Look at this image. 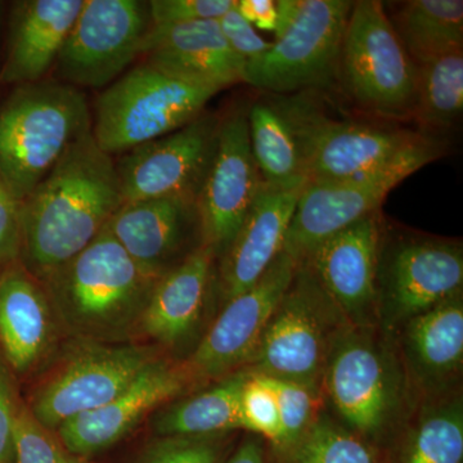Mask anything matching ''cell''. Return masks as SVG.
<instances>
[{"label": "cell", "instance_id": "3", "mask_svg": "<svg viewBox=\"0 0 463 463\" xmlns=\"http://www.w3.org/2000/svg\"><path fill=\"white\" fill-rule=\"evenodd\" d=\"M157 281L105 228L41 283L66 330L91 343H115L137 331Z\"/></svg>", "mask_w": 463, "mask_h": 463}, {"label": "cell", "instance_id": "14", "mask_svg": "<svg viewBox=\"0 0 463 463\" xmlns=\"http://www.w3.org/2000/svg\"><path fill=\"white\" fill-rule=\"evenodd\" d=\"M221 120L201 114L175 132L121 154L115 163L124 203L197 197L214 155Z\"/></svg>", "mask_w": 463, "mask_h": 463}, {"label": "cell", "instance_id": "1", "mask_svg": "<svg viewBox=\"0 0 463 463\" xmlns=\"http://www.w3.org/2000/svg\"><path fill=\"white\" fill-rule=\"evenodd\" d=\"M123 203L115 161L85 134L20 203L24 267L44 281L83 251Z\"/></svg>", "mask_w": 463, "mask_h": 463}, {"label": "cell", "instance_id": "13", "mask_svg": "<svg viewBox=\"0 0 463 463\" xmlns=\"http://www.w3.org/2000/svg\"><path fill=\"white\" fill-rule=\"evenodd\" d=\"M155 359L157 356L149 347L91 343L70 356L43 383L29 410L54 432L69 420L118 397Z\"/></svg>", "mask_w": 463, "mask_h": 463}, {"label": "cell", "instance_id": "38", "mask_svg": "<svg viewBox=\"0 0 463 463\" xmlns=\"http://www.w3.org/2000/svg\"><path fill=\"white\" fill-rule=\"evenodd\" d=\"M219 24L232 51L245 65L272 47V43L265 42L259 36L254 26L241 16L236 7L224 14Z\"/></svg>", "mask_w": 463, "mask_h": 463}, {"label": "cell", "instance_id": "15", "mask_svg": "<svg viewBox=\"0 0 463 463\" xmlns=\"http://www.w3.org/2000/svg\"><path fill=\"white\" fill-rule=\"evenodd\" d=\"M263 185L249 138L248 115L219 123L212 163L197 194L203 243L216 259L230 248Z\"/></svg>", "mask_w": 463, "mask_h": 463}, {"label": "cell", "instance_id": "2", "mask_svg": "<svg viewBox=\"0 0 463 463\" xmlns=\"http://www.w3.org/2000/svg\"><path fill=\"white\" fill-rule=\"evenodd\" d=\"M325 401L341 425L388 453L417 402L392 335L350 326L332 349L322 379Z\"/></svg>", "mask_w": 463, "mask_h": 463}, {"label": "cell", "instance_id": "22", "mask_svg": "<svg viewBox=\"0 0 463 463\" xmlns=\"http://www.w3.org/2000/svg\"><path fill=\"white\" fill-rule=\"evenodd\" d=\"M306 185L277 188L263 183L236 237L221 258L219 288L224 303L251 288L279 257Z\"/></svg>", "mask_w": 463, "mask_h": 463}, {"label": "cell", "instance_id": "5", "mask_svg": "<svg viewBox=\"0 0 463 463\" xmlns=\"http://www.w3.org/2000/svg\"><path fill=\"white\" fill-rule=\"evenodd\" d=\"M350 326L312 270L298 261L243 370L322 390L332 349Z\"/></svg>", "mask_w": 463, "mask_h": 463}, {"label": "cell", "instance_id": "11", "mask_svg": "<svg viewBox=\"0 0 463 463\" xmlns=\"http://www.w3.org/2000/svg\"><path fill=\"white\" fill-rule=\"evenodd\" d=\"M151 26L148 2L84 0L58 54L61 81L79 90L109 87L142 54Z\"/></svg>", "mask_w": 463, "mask_h": 463}, {"label": "cell", "instance_id": "18", "mask_svg": "<svg viewBox=\"0 0 463 463\" xmlns=\"http://www.w3.org/2000/svg\"><path fill=\"white\" fill-rule=\"evenodd\" d=\"M187 364L155 359L109 403L79 414L57 429V438L72 455L87 459L120 441L147 414L194 386Z\"/></svg>", "mask_w": 463, "mask_h": 463}, {"label": "cell", "instance_id": "24", "mask_svg": "<svg viewBox=\"0 0 463 463\" xmlns=\"http://www.w3.org/2000/svg\"><path fill=\"white\" fill-rule=\"evenodd\" d=\"M84 0H25L12 17L3 81L33 84L44 80L75 25Z\"/></svg>", "mask_w": 463, "mask_h": 463}, {"label": "cell", "instance_id": "40", "mask_svg": "<svg viewBox=\"0 0 463 463\" xmlns=\"http://www.w3.org/2000/svg\"><path fill=\"white\" fill-rule=\"evenodd\" d=\"M236 9L252 26L274 32L277 20L276 2L272 0H236Z\"/></svg>", "mask_w": 463, "mask_h": 463}, {"label": "cell", "instance_id": "28", "mask_svg": "<svg viewBox=\"0 0 463 463\" xmlns=\"http://www.w3.org/2000/svg\"><path fill=\"white\" fill-rule=\"evenodd\" d=\"M390 21L416 66L463 51L462 0H411Z\"/></svg>", "mask_w": 463, "mask_h": 463}, {"label": "cell", "instance_id": "36", "mask_svg": "<svg viewBox=\"0 0 463 463\" xmlns=\"http://www.w3.org/2000/svg\"><path fill=\"white\" fill-rule=\"evenodd\" d=\"M148 7L152 25H173L221 20L236 7V0H151Z\"/></svg>", "mask_w": 463, "mask_h": 463}, {"label": "cell", "instance_id": "10", "mask_svg": "<svg viewBox=\"0 0 463 463\" xmlns=\"http://www.w3.org/2000/svg\"><path fill=\"white\" fill-rule=\"evenodd\" d=\"M439 154L438 143L429 139L373 172L345 181L307 184L298 197L283 251L300 261L323 240L376 213L392 188Z\"/></svg>", "mask_w": 463, "mask_h": 463}, {"label": "cell", "instance_id": "17", "mask_svg": "<svg viewBox=\"0 0 463 463\" xmlns=\"http://www.w3.org/2000/svg\"><path fill=\"white\" fill-rule=\"evenodd\" d=\"M383 245L377 213L332 234L300 261L355 327H377V267Z\"/></svg>", "mask_w": 463, "mask_h": 463}, {"label": "cell", "instance_id": "19", "mask_svg": "<svg viewBox=\"0 0 463 463\" xmlns=\"http://www.w3.org/2000/svg\"><path fill=\"white\" fill-rule=\"evenodd\" d=\"M197 197L124 203L106 230L148 276L160 279L203 245Z\"/></svg>", "mask_w": 463, "mask_h": 463}, {"label": "cell", "instance_id": "26", "mask_svg": "<svg viewBox=\"0 0 463 463\" xmlns=\"http://www.w3.org/2000/svg\"><path fill=\"white\" fill-rule=\"evenodd\" d=\"M388 456L389 463H462V395L420 402Z\"/></svg>", "mask_w": 463, "mask_h": 463}, {"label": "cell", "instance_id": "20", "mask_svg": "<svg viewBox=\"0 0 463 463\" xmlns=\"http://www.w3.org/2000/svg\"><path fill=\"white\" fill-rule=\"evenodd\" d=\"M417 402L458 392L463 368V297L405 322L392 334Z\"/></svg>", "mask_w": 463, "mask_h": 463}, {"label": "cell", "instance_id": "34", "mask_svg": "<svg viewBox=\"0 0 463 463\" xmlns=\"http://www.w3.org/2000/svg\"><path fill=\"white\" fill-rule=\"evenodd\" d=\"M231 434L158 437L138 463H222L230 450Z\"/></svg>", "mask_w": 463, "mask_h": 463}, {"label": "cell", "instance_id": "21", "mask_svg": "<svg viewBox=\"0 0 463 463\" xmlns=\"http://www.w3.org/2000/svg\"><path fill=\"white\" fill-rule=\"evenodd\" d=\"M142 54L160 71L216 93L242 81L245 69L228 44L219 20L152 25Z\"/></svg>", "mask_w": 463, "mask_h": 463}, {"label": "cell", "instance_id": "12", "mask_svg": "<svg viewBox=\"0 0 463 463\" xmlns=\"http://www.w3.org/2000/svg\"><path fill=\"white\" fill-rule=\"evenodd\" d=\"M379 325L392 335L405 322L462 294L463 251L452 241L408 239L381 245L377 267Z\"/></svg>", "mask_w": 463, "mask_h": 463}, {"label": "cell", "instance_id": "39", "mask_svg": "<svg viewBox=\"0 0 463 463\" xmlns=\"http://www.w3.org/2000/svg\"><path fill=\"white\" fill-rule=\"evenodd\" d=\"M18 404L11 377L0 359V463H14V423Z\"/></svg>", "mask_w": 463, "mask_h": 463}, {"label": "cell", "instance_id": "41", "mask_svg": "<svg viewBox=\"0 0 463 463\" xmlns=\"http://www.w3.org/2000/svg\"><path fill=\"white\" fill-rule=\"evenodd\" d=\"M225 463H267L263 439L257 435L245 439Z\"/></svg>", "mask_w": 463, "mask_h": 463}, {"label": "cell", "instance_id": "31", "mask_svg": "<svg viewBox=\"0 0 463 463\" xmlns=\"http://www.w3.org/2000/svg\"><path fill=\"white\" fill-rule=\"evenodd\" d=\"M277 458L279 463H389L388 453L347 430L325 411Z\"/></svg>", "mask_w": 463, "mask_h": 463}, {"label": "cell", "instance_id": "7", "mask_svg": "<svg viewBox=\"0 0 463 463\" xmlns=\"http://www.w3.org/2000/svg\"><path fill=\"white\" fill-rule=\"evenodd\" d=\"M274 109L294 136L307 184L364 175L429 141L407 130L332 120L306 97H288Z\"/></svg>", "mask_w": 463, "mask_h": 463}, {"label": "cell", "instance_id": "37", "mask_svg": "<svg viewBox=\"0 0 463 463\" xmlns=\"http://www.w3.org/2000/svg\"><path fill=\"white\" fill-rule=\"evenodd\" d=\"M23 251L20 203L0 175V274L18 263Z\"/></svg>", "mask_w": 463, "mask_h": 463}, {"label": "cell", "instance_id": "9", "mask_svg": "<svg viewBox=\"0 0 463 463\" xmlns=\"http://www.w3.org/2000/svg\"><path fill=\"white\" fill-rule=\"evenodd\" d=\"M352 7L347 0H303L270 50L246 62L243 83L279 94L328 83L340 63Z\"/></svg>", "mask_w": 463, "mask_h": 463}, {"label": "cell", "instance_id": "29", "mask_svg": "<svg viewBox=\"0 0 463 463\" xmlns=\"http://www.w3.org/2000/svg\"><path fill=\"white\" fill-rule=\"evenodd\" d=\"M248 124L252 156L263 183L277 188L307 184L297 142L274 106L265 103L252 106Z\"/></svg>", "mask_w": 463, "mask_h": 463}, {"label": "cell", "instance_id": "25", "mask_svg": "<svg viewBox=\"0 0 463 463\" xmlns=\"http://www.w3.org/2000/svg\"><path fill=\"white\" fill-rule=\"evenodd\" d=\"M54 319L44 288L23 264L0 274V345L16 373H29L47 354Z\"/></svg>", "mask_w": 463, "mask_h": 463}, {"label": "cell", "instance_id": "4", "mask_svg": "<svg viewBox=\"0 0 463 463\" xmlns=\"http://www.w3.org/2000/svg\"><path fill=\"white\" fill-rule=\"evenodd\" d=\"M91 132L87 96L61 80L20 85L0 109V175L21 203L81 137Z\"/></svg>", "mask_w": 463, "mask_h": 463}, {"label": "cell", "instance_id": "30", "mask_svg": "<svg viewBox=\"0 0 463 463\" xmlns=\"http://www.w3.org/2000/svg\"><path fill=\"white\" fill-rule=\"evenodd\" d=\"M416 67L413 118L428 129L450 127L463 109V51Z\"/></svg>", "mask_w": 463, "mask_h": 463}, {"label": "cell", "instance_id": "35", "mask_svg": "<svg viewBox=\"0 0 463 463\" xmlns=\"http://www.w3.org/2000/svg\"><path fill=\"white\" fill-rule=\"evenodd\" d=\"M242 430L265 439L276 448L281 438L279 404L272 390L258 374L249 373L241 392Z\"/></svg>", "mask_w": 463, "mask_h": 463}, {"label": "cell", "instance_id": "16", "mask_svg": "<svg viewBox=\"0 0 463 463\" xmlns=\"http://www.w3.org/2000/svg\"><path fill=\"white\" fill-rule=\"evenodd\" d=\"M298 263L282 250L251 288L225 303L185 364L196 379H219L248 365Z\"/></svg>", "mask_w": 463, "mask_h": 463}, {"label": "cell", "instance_id": "6", "mask_svg": "<svg viewBox=\"0 0 463 463\" xmlns=\"http://www.w3.org/2000/svg\"><path fill=\"white\" fill-rule=\"evenodd\" d=\"M215 90L196 87L149 63L116 79L97 99L91 134L112 156L181 129L203 114Z\"/></svg>", "mask_w": 463, "mask_h": 463}, {"label": "cell", "instance_id": "27", "mask_svg": "<svg viewBox=\"0 0 463 463\" xmlns=\"http://www.w3.org/2000/svg\"><path fill=\"white\" fill-rule=\"evenodd\" d=\"M248 371L228 374L213 388L158 411L152 429L158 437H205L242 429L241 392Z\"/></svg>", "mask_w": 463, "mask_h": 463}, {"label": "cell", "instance_id": "8", "mask_svg": "<svg viewBox=\"0 0 463 463\" xmlns=\"http://www.w3.org/2000/svg\"><path fill=\"white\" fill-rule=\"evenodd\" d=\"M340 62L359 105L386 118L413 116L417 67L379 0L353 3Z\"/></svg>", "mask_w": 463, "mask_h": 463}, {"label": "cell", "instance_id": "23", "mask_svg": "<svg viewBox=\"0 0 463 463\" xmlns=\"http://www.w3.org/2000/svg\"><path fill=\"white\" fill-rule=\"evenodd\" d=\"M215 260L213 250L203 243L161 277L143 310L138 330L173 349L194 339L209 300Z\"/></svg>", "mask_w": 463, "mask_h": 463}, {"label": "cell", "instance_id": "33", "mask_svg": "<svg viewBox=\"0 0 463 463\" xmlns=\"http://www.w3.org/2000/svg\"><path fill=\"white\" fill-rule=\"evenodd\" d=\"M14 463H88L63 447L54 432L33 417L25 405L18 404L14 423Z\"/></svg>", "mask_w": 463, "mask_h": 463}, {"label": "cell", "instance_id": "32", "mask_svg": "<svg viewBox=\"0 0 463 463\" xmlns=\"http://www.w3.org/2000/svg\"><path fill=\"white\" fill-rule=\"evenodd\" d=\"M258 376L272 390L279 404L281 438L277 447L273 448L277 456L294 446L301 435L312 426L323 411L325 397L321 389L313 388L306 383L273 379L261 374Z\"/></svg>", "mask_w": 463, "mask_h": 463}]
</instances>
